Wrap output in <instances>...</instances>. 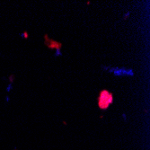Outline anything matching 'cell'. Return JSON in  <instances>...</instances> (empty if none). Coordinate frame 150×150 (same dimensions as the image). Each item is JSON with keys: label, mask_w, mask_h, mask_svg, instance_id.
<instances>
[{"label": "cell", "mask_w": 150, "mask_h": 150, "mask_svg": "<svg viewBox=\"0 0 150 150\" xmlns=\"http://www.w3.org/2000/svg\"><path fill=\"white\" fill-rule=\"evenodd\" d=\"M113 102V95L112 93L106 89L102 90L98 96V106L100 109L106 110Z\"/></svg>", "instance_id": "cell-1"}]
</instances>
